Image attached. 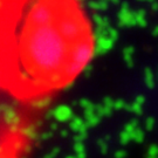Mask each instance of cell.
Segmentation results:
<instances>
[{
    "label": "cell",
    "mask_w": 158,
    "mask_h": 158,
    "mask_svg": "<svg viewBox=\"0 0 158 158\" xmlns=\"http://www.w3.org/2000/svg\"><path fill=\"white\" fill-rule=\"evenodd\" d=\"M26 8L20 28L0 36V89L35 101L73 83L95 45L77 0H31Z\"/></svg>",
    "instance_id": "1"
},
{
    "label": "cell",
    "mask_w": 158,
    "mask_h": 158,
    "mask_svg": "<svg viewBox=\"0 0 158 158\" xmlns=\"http://www.w3.org/2000/svg\"><path fill=\"white\" fill-rule=\"evenodd\" d=\"M31 0H0V11L13 12L21 11Z\"/></svg>",
    "instance_id": "3"
},
{
    "label": "cell",
    "mask_w": 158,
    "mask_h": 158,
    "mask_svg": "<svg viewBox=\"0 0 158 158\" xmlns=\"http://www.w3.org/2000/svg\"><path fill=\"white\" fill-rule=\"evenodd\" d=\"M28 135L23 127L6 125L0 129V158H23Z\"/></svg>",
    "instance_id": "2"
}]
</instances>
